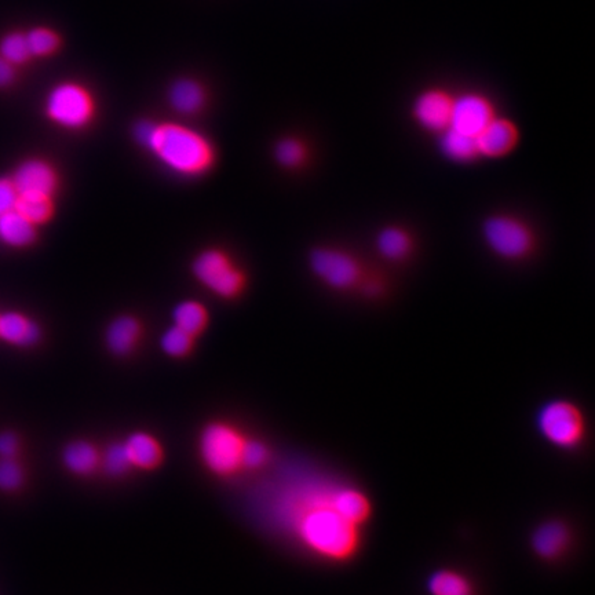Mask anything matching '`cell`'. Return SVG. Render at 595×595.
Returning <instances> with one entry per match:
<instances>
[{
    "label": "cell",
    "instance_id": "obj_1",
    "mask_svg": "<svg viewBox=\"0 0 595 595\" xmlns=\"http://www.w3.org/2000/svg\"><path fill=\"white\" fill-rule=\"evenodd\" d=\"M337 485L305 489L292 499L288 513L292 531L313 554L332 562L352 561L361 549L363 532L339 513L334 503Z\"/></svg>",
    "mask_w": 595,
    "mask_h": 595
},
{
    "label": "cell",
    "instance_id": "obj_2",
    "mask_svg": "<svg viewBox=\"0 0 595 595\" xmlns=\"http://www.w3.org/2000/svg\"><path fill=\"white\" fill-rule=\"evenodd\" d=\"M144 148L166 169L184 177H199L213 167L214 146L191 127L175 123H155Z\"/></svg>",
    "mask_w": 595,
    "mask_h": 595
},
{
    "label": "cell",
    "instance_id": "obj_3",
    "mask_svg": "<svg viewBox=\"0 0 595 595\" xmlns=\"http://www.w3.org/2000/svg\"><path fill=\"white\" fill-rule=\"evenodd\" d=\"M480 233L489 253L509 264L528 261L539 248L535 226L523 215L511 211L487 215L481 222Z\"/></svg>",
    "mask_w": 595,
    "mask_h": 595
},
{
    "label": "cell",
    "instance_id": "obj_4",
    "mask_svg": "<svg viewBox=\"0 0 595 595\" xmlns=\"http://www.w3.org/2000/svg\"><path fill=\"white\" fill-rule=\"evenodd\" d=\"M309 269L332 292L359 294L370 268L363 258L346 247L317 246L310 251Z\"/></svg>",
    "mask_w": 595,
    "mask_h": 595
},
{
    "label": "cell",
    "instance_id": "obj_5",
    "mask_svg": "<svg viewBox=\"0 0 595 595\" xmlns=\"http://www.w3.org/2000/svg\"><path fill=\"white\" fill-rule=\"evenodd\" d=\"M540 437L554 448L573 451L586 437V419L582 410L567 399H553L539 408L535 416Z\"/></svg>",
    "mask_w": 595,
    "mask_h": 595
},
{
    "label": "cell",
    "instance_id": "obj_6",
    "mask_svg": "<svg viewBox=\"0 0 595 595\" xmlns=\"http://www.w3.org/2000/svg\"><path fill=\"white\" fill-rule=\"evenodd\" d=\"M246 438L226 423H211L200 436V456L204 465L217 476H233L243 469L242 455Z\"/></svg>",
    "mask_w": 595,
    "mask_h": 595
},
{
    "label": "cell",
    "instance_id": "obj_7",
    "mask_svg": "<svg viewBox=\"0 0 595 595\" xmlns=\"http://www.w3.org/2000/svg\"><path fill=\"white\" fill-rule=\"evenodd\" d=\"M46 115L65 130H82L89 126L96 113L90 91L78 83H60L46 98Z\"/></svg>",
    "mask_w": 595,
    "mask_h": 595
},
{
    "label": "cell",
    "instance_id": "obj_8",
    "mask_svg": "<svg viewBox=\"0 0 595 595\" xmlns=\"http://www.w3.org/2000/svg\"><path fill=\"white\" fill-rule=\"evenodd\" d=\"M192 272L207 291L219 298H236L246 284L242 269L228 254L217 248H208L197 255L192 264Z\"/></svg>",
    "mask_w": 595,
    "mask_h": 595
},
{
    "label": "cell",
    "instance_id": "obj_9",
    "mask_svg": "<svg viewBox=\"0 0 595 595\" xmlns=\"http://www.w3.org/2000/svg\"><path fill=\"white\" fill-rule=\"evenodd\" d=\"M454 100V94L443 87H429L412 102V119L419 129L437 137L450 129Z\"/></svg>",
    "mask_w": 595,
    "mask_h": 595
},
{
    "label": "cell",
    "instance_id": "obj_10",
    "mask_svg": "<svg viewBox=\"0 0 595 595\" xmlns=\"http://www.w3.org/2000/svg\"><path fill=\"white\" fill-rule=\"evenodd\" d=\"M498 115L491 98L478 91H467L455 96L450 129L476 138Z\"/></svg>",
    "mask_w": 595,
    "mask_h": 595
},
{
    "label": "cell",
    "instance_id": "obj_11",
    "mask_svg": "<svg viewBox=\"0 0 595 595\" xmlns=\"http://www.w3.org/2000/svg\"><path fill=\"white\" fill-rule=\"evenodd\" d=\"M480 158L502 160L509 158L521 144L520 126L506 116H496L476 137Z\"/></svg>",
    "mask_w": 595,
    "mask_h": 595
},
{
    "label": "cell",
    "instance_id": "obj_12",
    "mask_svg": "<svg viewBox=\"0 0 595 595\" xmlns=\"http://www.w3.org/2000/svg\"><path fill=\"white\" fill-rule=\"evenodd\" d=\"M572 542V529L561 520L545 521L531 535L532 551L546 562L561 560L571 549Z\"/></svg>",
    "mask_w": 595,
    "mask_h": 595
},
{
    "label": "cell",
    "instance_id": "obj_13",
    "mask_svg": "<svg viewBox=\"0 0 595 595\" xmlns=\"http://www.w3.org/2000/svg\"><path fill=\"white\" fill-rule=\"evenodd\" d=\"M374 246L383 261L392 265H404L414 257L418 243L407 226L389 224L379 229Z\"/></svg>",
    "mask_w": 595,
    "mask_h": 595
},
{
    "label": "cell",
    "instance_id": "obj_14",
    "mask_svg": "<svg viewBox=\"0 0 595 595\" xmlns=\"http://www.w3.org/2000/svg\"><path fill=\"white\" fill-rule=\"evenodd\" d=\"M12 182L18 195L53 197L58 188V175L45 160L31 159L18 166Z\"/></svg>",
    "mask_w": 595,
    "mask_h": 595
},
{
    "label": "cell",
    "instance_id": "obj_15",
    "mask_svg": "<svg viewBox=\"0 0 595 595\" xmlns=\"http://www.w3.org/2000/svg\"><path fill=\"white\" fill-rule=\"evenodd\" d=\"M437 148L440 155L448 162L459 166H470L480 162L476 138L448 129L437 135Z\"/></svg>",
    "mask_w": 595,
    "mask_h": 595
},
{
    "label": "cell",
    "instance_id": "obj_16",
    "mask_svg": "<svg viewBox=\"0 0 595 595\" xmlns=\"http://www.w3.org/2000/svg\"><path fill=\"white\" fill-rule=\"evenodd\" d=\"M142 335L140 321L133 316H119L109 324L105 342L116 356H127L137 348Z\"/></svg>",
    "mask_w": 595,
    "mask_h": 595
},
{
    "label": "cell",
    "instance_id": "obj_17",
    "mask_svg": "<svg viewBox=\"0 0 595 595\" xmlns=\"http://www.w3.org/2000/svg\"><path fill=\"white\" fill-rule=\"evenodd\" d=\"M131 467L151 470L163 461V448L155 437L148 433H134L123 443Z\"/></svg>",
    "mask_w": 595,
    "mask_h": 595
},
{
    "label": "cell",
    "instance_id": "obj_18",
    "mask_svg": "<svg viewBox=\"0 0 595 595\" xmlns=\"http://www.w3.org/2000/svg\"><path fill=\"white\" fill-rule=\"evenodd\" d=\"M0 339L16 346H32L40 339V328L21 313H3L0 315Z\"/></svg>",
    "mask_w": 595,
    "mask_h": 595
},
{
    "label": "cell",
    "instance_id": "obj_19",
    "mask_svg": "<svg viewBox=\"0 0 595 595\" xmlns=\"http://www.w3.org/2000/svg\"><path fill=\"white\" fill-rule=\"evenodd\" d=\"M171 108L181 115L189 116L202 111L206 104V91L193 79H180L169 90Z\"/></svg>",
    "mask_w": 595,
    "mask_h": 595
},
{
    "label": "cell",
    "instance_id": "obj_20",
    "mask_svg": "<svg viewBox=\"0 0 595 595\" xmlns=\"http://www.w3.org/2000/svg\"><path fill=\"white\" fill-rule=\"evenodd\" d=\"M426 589L430 595H476L472 580L465 573L450 568L430 573Z\"/></svg>",
    "mask_w": 595,
    "mask_h": 595
},
{
    "label": "cell",
    "instance_id": "obj_21",
    "mask_svg": "<svg viewBox=\"0 0 595 595\" xmlns=\"http://www.w3.org/2000/svg\"><path fill=\"white\" fill-rule=\"evenodd\" d=\"M62 462L76 476H90L101 465V455L93 444L73 441L62 452Z\"/></svg>",
    "mask_w": 595,
    "mask_h": 595
},
{
    "label": "cell",
    "instance_id": "obj_22",
    "mask_svg": "<svg viewBox=\"0 0 595 595\" xmlns=\"http://www.w3.org/2000/svg\"><path fill=\"white\" fill-rule=\"evenodd\" d=\"M36 226L16 210L0 215V242L10 247H27L34 243Z\"/></svg>",
    "mask_w": 595,
    "mask_h": 595
},
{
    "label": "cell",
    "instance_id": "obj_23",
    "mask_svg": "<svg viewBox=\"0 0 595 595\" xmlns=\"http://www.w3.org/2000/svg\"><path fill=\"white\" fill-rule=\"evenodd\" d=\"M173 320L174 326L196 338L207 327L208 313L199 302L182 301L173 310Z\"/></svg>",
    "mask_w": 595,
    "mask_h": 595
},
{
    "label": "cell",
    "instance_id": "obj_24",
    "mask_svg": "<svg viewBox=\"0 0 595 595\" xmlns=\"http://www.w3.org/2000/svg\"><path fill=\"white\" fill-rule=\"evenodd\" d=\"M310 149L304 140L298 137H284L277 141L275 159L283 169L299 170L309 162Z\"/></svg>",
    "mask_w": 595,
    "mask_h": 595
},
{
    "label": "cell",
    "instance_id": "obj_25",
    "mask_svg": "<svg viewBox=\"0 0 595 595\" xmlns=\"http://www.w3.org/2000/svg\"><path fill=\"white\" fill-rule=\"evenodd\" d=\"M53 197L40 195H18L14 210L18 211L31 224H45L53 215Z\"/></svg>",
    "mask_w": 595,
    "mask_h": 595
},
{
    "label": "cell",
    "instance_id": "obj_26",
    "mask_svg": "<svg viewBox=\"0 0 595 595\" xmlns=\"http://www.w3.org/2000/svg\"><path fill=\"white\" fill-rule=\"evenodd\" d=\"M193 343H195V337L174 326V324L173 327L167 328L163 332L162 338H160V346H162L163 352L167 356L175 357V359H180V357L191 353Z\"/></svg>",
    "mask_w": 595,
    "mask_h": 595
},
{
    "label": "cell",
    "instance_id": "obj_27",
    "mask_svg": "<svg viewBox=\"0 0 595 595\" xmlns=\"http://www.w3.org/2000/svg\"><path fill=\"white\" fill-rule=\"evenodd\" d=\"M27 38L29 53L31 57H46L53 54L60 45V39L56 32L50 31L47 28H35L31 29L28 34H25Z\"/></svg>",
    "mask_w": 595,
    "mask_h": 595
},
{
    "label": "cell",
    "instance_id": "obj_28",
    "mask_svg": "<svg viewBox=\"0 0 595 595\" xmlns=\"http://www.w3.org/2000/svg\"><path fill=\"white\" fill-rule=\"evenodd\" d=\"M0 57L5 58L12 65L24 64L31 57L25 34L13 32L0 40Z\"/></svg>",
    "mask_w": 595,
    "mask_h": 595
},
{
    "label": "cell",
    "instance_id": "obj_29",
    "mask_svg": "<svg viewBox=\"0 0 595 595\" xmlns=\"http://www.w3.org/2000/svg\"><path fill=\"white\" fill-rule=\"evenodd\" d=\"M23 466L16 458H0V491L14 492L24 484Z\"/></svg>",
    "mask_w": 595,
    "mask_h": 595
},
{
    "label": "cell",
    "instance_id": "obj_30",
    "mask_svg": "<svg viewBox=\"0 0 595 595\" xmlns=\"http://www.w3.org/2000/svg\"><path fill=\"white\" fill-rule=\"evenodd\" d=\"M101 463L104 465L105 470L109 474H113V476H120V474L126 473L131 467L123 443L113 444L112 447H109L108 451L105 452L104 458L101 456Z\"/></svg>",
    "mask_w": 595,
    "mask_h": 595
},
{
    "label": "cell",
    "instance_id": "obj_31",
    "mask_svg": "<svg viewBox=\"0 0 595 595\" xmlns=\"http://www.w3.org/2000/svg\"><path fill=\"white\" fill-rule=\"evenodd\" d=\"M269 459V450L264 443L257 440H246L243 448L242 465L246 469H259Z\"/></svg>",
    "mask_w": 595,
    "mask_h": 595
},
{
    "label": "cell",
    "instance_id": "obj_32",
    "mask_svg": "<svg viewBox=\"0 0 595 595\" xmlns=\"http://www.w3.org/2000/svg\"><path fill=\"white\" fill-rule=\"evenodd\" d=\"M18 193L12 180H0V215L9 213L16 206Z\"/></svg>",
    "mask_w": 595,
    "mask_h": 595
},
{
    "label": "cell",
    "instance_id": "obj_33",
    "mask_svg": "<svg viewBox=\"0 0 595 595\" xmlns=\"http://www.w3.org/2000/svg\"><path fill=\"white\" fill-rule=\"evenodd\" d=\"M20 451V440L12 432L0 433V458H17Z\"/></svg>",
    "mask_w": 595,
    "mask_h": 595
},
{
    "label": "cell",
    "instance_id": "obj_34",
    "mask_svg": "<svg viewBox=\"0 0 595 595\" xmlns=\"http://www.w3.org/2000/svg\"><path fill=\"white\" fill-rule=\"evenodd\" d=\"M14 78H16L14 65L0 57V89L12 85Z\"/></svg>",
    "mask_w": 595,
    "mask_h": 595
}]
</instances>
